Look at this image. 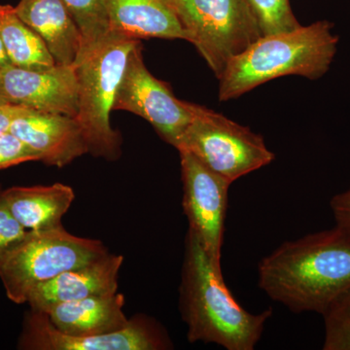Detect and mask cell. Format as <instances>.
Instances as JSON below:
<instances>
[{"label":"cell","instance_id":"cell-1","mask_svg":"<svg viewBox=\"0 0 350 350\" xmlns=\"http://www.w3.org/2000/svg\"><path fill=\"white\" fill-rule=\"evenodd\" d=\"M258 285L291 312L324 315L350 289V236L333 229L285 241L258 265Z\"/></svg>","mask_w":350,"mask_h":350},{"label":"cell","instance_id":"cell-2","mask_svg":"<svg viewBox=\"0 0 350 350\" xmlns=\"http://www.w3.org/2000/svg\"><path fill=\"white\" fill-rule=\"evenodd\" d=\"M182 319L188 340L228 350H253L261 340L271 308L258 314L239 305L223 278L221 265L207 254L188 230L180 286Z\"/></svg>","mask_w":350,"mask_h":350},{"label":"cell","instance_id":"cell-3","mask_svg":"<svg viewBox=\"0 0 350 350\" xmlns=\"http://www.w3.org/2000/svg\"><path fill=\"white\" fill-rule=\"evenodd\" d=\"M333 24L319 21L292 31L264 34L228 63L219 76V100L239 98L286 75L317 80L330 68L338 38Z\"/></svg>","mask_w":350,"mask_h":350},{"label":"cell","instance_id":"cell-4","mask_svg":"<svg viewBox=\"0 0 350 350\" xmlns=\"http://www.w3.org/2000/svg\"><path fill=\"white\" fill-rule=\"evenodd\" d=\"M140 40L109 31L82 48L75 64L78 83L75 119L81 126L89 153L116 160L121 138L112 128L110 114L131 51Z\"/></svg>","mask_w":350,"mask_h":350},{"label":"cell","instance_id":"cell-5","mask_svg":"<svg viewBox=\"0 0 350 350\" xmlns=\"http://www.w3.org/2000/svg\"><path fill=\"white\" fill-rule=\"evenodd\" d=\"M107 253L101 241L75 236L64 226L29 231L0 259V280L9 300L21 305L27 303L29 293L38 285Z\"/></svg>","mask_w":350,"mask_h":350},{"label":"cell","instance_id":"cell-6","mask_svg":"<svg viewBox=\"0 0 350 350\" xmlns=\"http://www.w3.org/2000/svg\"><path fill=\"white\" fill-rule=\"evenodd\" d=\"M192 121L177 151H186L232 184L275 160L264 138L224 115L193 103Z\"/></svg>","mask_w":350,"mask_h":350},{"label":"cell","instance_id":"cell-7","mask_svg":"<svg viewBox=\"0 0 350 350\" xmlns=\"http://www.w3.org/2000/svg\"><path fill=\"white\" fill-rule=\"evenodd\" d=\"M188 42L219 76L232 57L262 36L246 0H170Z\"/></svg>","mask_w":350,"mask_h":350},{"label":"cell","instance_id":"cell-8","mask_svg":"<svg viewBox=\"0 0 350 350\" xmlns=\"http://www.w3.org/2000/svg\"><path fill=\"white\" fill-rule=\"evenodd\" d=\"M114 110L133 113L146 120L158 135L174 148L193 119V103L177 98L167 83L161 81L145 66L142 42L131 51Z\"/></svg>","mask_w":350,"mask_h":350},{"label":"cell","instance_id":"cell-9","mask_svg":"<svg viewBox=\"0 0 350 350\" xmlns=\"http://www.w3.org/2000/svg\"><path fill=\"white\" fill-rule=\"evenodd\" d=\"M180 156L183 209L189 230L202 243L207 254L221 265V250L227 217L229 181L207 169L192 154Z\"/></svg>","mask_w":350,"mask_h":350},{"label":"cell","instance_id":"cell-10","mask_svg":"<svg viewBox=\"0 0 350 350\" xmlns=\"http://www.w3.org/2000/svg\"><path fill=\"white\" fill-rule=\"evenodd\" d=\"M155 323L135 319L126 328L105 335L72 337L57 330L46 313L25 315L18 349L27 350H160L170 347Z\"/></svg>","mask_w":350,"mask_h":350},{"label":"cell","instance_id":"cell-11","mask_svg":"<svg viewBox=\"0 0 350 350\" xmlns=\"http://www.w3.org/2000/svg\"><path fill=\"white\" fill-rule=\"evenodd\" d=\"M0 103L75 118L78 83L75 66L47 69L0 68Z\"/></svg>","mask_w":350,"mask_h":350},{"label":"cell","instance_id":"cell-12","mask_svg":"<svg viewBox=\"0 0 350 350\" xmlns=\"http://www.w3.org/2000/svg\"><path fill=\"white\" fill-rule=\"evenodd\" d=\"M10 133L36 152L41 162L59 169L89 153L81 126L66 115L25 108L14 119Z\"/></svg>","mask_w":350,"mask_h":350},{"label":"cell","instance_id":"cell-13","mask_svg":"<svg viewBox=\"0 0 350 350\" xmlns=\"http://www.w3.org/2000/svg\"><path fill=\"white\" fill-rule=\"evenodd\" d=\"M124 262L122 255L107 253L96 261L69 269L34 288L27 297L31 310L46 313L66 301L118 292V275Z\"/></svg>","mask_w":350,"mask_h":350},{"label":"cell","instance_id":"cell-14","mask_svg":"<svg viewBox=\"0 0 350 350\" xmlns=\"http://www.w3.org/2000/svg\"><path fill=\"white\" fill-rule=\"evenodd\" d=\"M15 10L40 36L57 66H75L83 38L63 0H20Z\"/></svg>","mask_w":350,"mask_h":350},{"label":"cell","instance_id":"cell-15","mask_svg":"<svg viewBox=\"0 0 350 350\" xmlns=\"http://www.w3.org/2000/svg\"><path fill=\"white\" fill-rule=\"evenodd\" d=\"M109 31L131 39H182L187 34L170 0H103Z\"/></svg>","mask_w":350,"mask_h":350},{"label":"cell","instance_id":"cell-16","mask_svg":"<svg viewBox=\"0 0 350 350\" xmlns=\"http://www.w3.org/2000/svg\"><path fill=\"white\" fill-rule=\"evenodd\" d=\"M125 297L114 294L66 301L46 314L57 330L72 337H92L114 333L131 323L124 312Z\"/></svg>","mask_w":350,"mask_h":350},{"label":"cell","instance_id":"cell-17","mask_svg":"<svg viewBox=\"0 0 350 350\" xmlns=\"http://www.w3.org/2000/svg\"><path fill=\"white\" fill-rule=\"evenodd\" d=\"M75 199V191L63 183L11 187L0 192V204L29 231L61 227L62 219Z\"/></svg>","mask_w":350,"mask_h":350},{"label":"cell","instance_id":"cell-18","mask_svg":"<svg viewBox=\"0 0 350 350\" xmlns=\"http://www.w3.org/2000/svg\"><path fill=\"white\" fill-rule=\"evenodd\" d=\"M0 38L12 66L27 69L57 66L42 39L21 19L15 7L0 5Z\"/></svg>","mask_w":350,"mask_h":350},{"label":"cell","instance_id":"cell-19","mask_svg":"<svg viewBox=\"0 0 350 350\" xmlns=\"http://www.w3.org/2000/svg\"><path fill=\"white\" fill-rule=\"evenodd\" d=\"M63 1L81 31L83 47L96 42L109 32L107 9L103 0Z\"/></svg>","mask_w":350,"mask_h":350},{"label":"cell","instance_id":"cell-20","mask_svg":"<svg viewBox=\"0 0 350 350\" xmlns=\"http://www.w3.org/2000/svg\"><path fill=\"white\" fill-rule=\"evenodd\" d=\"M256 18L262 34L292 31L300 27L289 0H246Z\"/></svg>","mask_w":350,"mask_h":350},{"label":"cell","instance_id":"cell-21","mask_svg":"<svg viewBox=\"0 0 350 350\" xmlns=\"http://www.w3.org/2000/svg\"><path fill=\"white\" fill-rule=\"evenodd\" d=\"M325 319L324 350H350V319L337 310H330Z\"/></svg>","mask_w":350,"mask_h":350},{"label":"cell","instance_id":"cell-22","mask_svg":"<svg viewBox=\"0 0 350 350\" xmlns=\"http://www.w3.org/2000/svg\"><path fill=\"white\" fill-rule=\"evenodd\" d=\"M31 161H40L38 154L9 133L0 135V170Z\"/></svg>","mask_w":350,"mask_h":350},{"label":"cell","instance_id":"cell-23","mask_svg":"<svg viewBox=\"0 0 350 350\" xmlns=\"http://www.w3.org/2000/svg\"><path fill=\"white\" fill-rule=\"evenodd\" d=\"M29 232L0 204V259L17 246Z\"/></svg>","mask_w":350,"mask_h":350},{"label":"cell","instance_id":"cell-24","mask_svg":"<svg viewBox=\"0 0 350 350\" xmlns=\"http://www.w3.org/2000/svg\"><path fill=\"white\" fill-rule=\"evenodd\" d=\"M330 206L336 226L350 236V187L333 197Z\"/></svg>","mask_w":350,"mask_h":350},{"label":"cell","instance_id":"cell-25","mask_svg":"<svg viewBox=\"0 0 350 350\" xmlns=\"http://www.w3.org/2000/svg\"><path fill=\"white\" fill-rule=\"evenodd\" d=\"M24 107L0 103V135L9 133L14 119L23 112Z\"/></svg>","mask_w":350,"mask_h":350},{"label":"cell","instance_id":"cell-26","mask_svg":"<svg viewBox=\"0 0 350 350\" xmlns=\"http://www.w3.org/2000/svg\"><path fill=\"white\" fill-rule=\"evenodd\" d=\"M330 310H337L350 319V289L338 299Z\"/></svg>","mask_w":350,"mask_h":350},{"label":"cell","instance_id":"cell-27","mask_svg":"<svg viewBox=\"0 0 350 350\" xmlns=\"http://www.w3.org/2000/svg\"><path fill=\"white\" fill-rule=\"evenodd\" d=\"M11 66L9 57L7 56L5 48H4L3 43H2L1 38H0V68L4 66Z\"/></svg>","mask_w":350,"mask_h":350},{"label":"cell","instance_id":"cell-28","mask_svg":"<svg viewBox=\"0 0 350 350\" xmlns=\"http://www.w3.org/2000/svg\"><path fill=\"white\" fill-rule=\"evenodd\" d=\"M0 192H1V189H0Z\"/></svg>","mask_w":350,"mask_h":350}]
</instances>
